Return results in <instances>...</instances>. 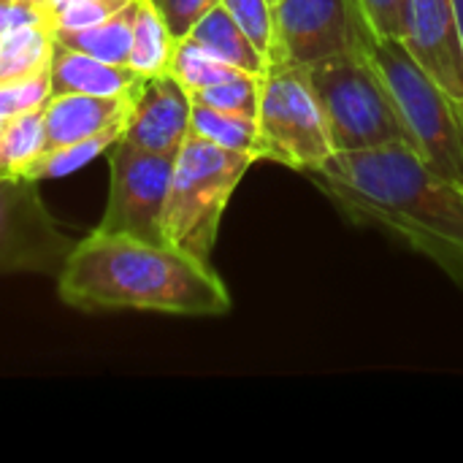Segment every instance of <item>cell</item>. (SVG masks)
Masks as SVG:
<instances>
[{
	"label": "cell",
	"instance_id": "1",
	"mask_svg": "<svg viewBox=\"0 0 463 463\" xmlns=\"http://www.w3.org/2000/svg\"><path fill=\"white\" fill-rule=\"evenodd\" d=\"M307 176L350 222L388 233L463 285V184L415 149L336 152Z\"/></svg>",
	"mask_w": 463,
	"mask_h": 463
},
{
	"label": "cell",
	"instance_id": "2",
	"mask_svg": "<svg viewBox=\"0 0 463 463\" xmlns=\"http://www.w3.org/2000/svg\"><path fill=\"white\" fill-rule=\"evenodd\" d=\"M57 298L79 312L222 317L233 301L212 263L165 241L92 231L57 271Z\"/></svg>",
	"mask_w": 463,
	"mask_h": 463
},
{
	"label": "cell",
	"instance_id": "3",
	"mask_svg": "<svg viewBox=\"0 0 463 463\" xmlns=\"http://www.w3.org/2000/svg\"><path fill=\"white\" fill-rule=\"evenodd\" d=\"M258 163L255 155L231 152L203 138L187 136L174 160L163 239L201 260H212L222 214L244 179Z\"/></svg>",
	"mask_w": 463,
	"mask_h": 463
},
{
	"label": "cell",
	"instance_id": "4",
	"mask_svg": "<svg viewBox=\"0 0 463 463\" xmlns=\"http://www.w3.org/2000/svg\"><path fill=\"white\" fill-rule=\"evenodd\" d=\"M336 152H358L374 146H412L407 122L402 119L383 76L369 57L355 49L304 68Z\"/></svg>",
	"mask_w": 463,
	"mask_h": 463
},
{
	"label": "cell",
	"instance_id": "5",
	"mask_svg": "<svg viewBox=\"0 0 463 463\" xmlns=\"http://www.w3.org/2000/svg\"><path fill=\"white\" fill-rule=\"evenodd\" d=\"M361 52L383 76L402 119L410 128L415 152L439 174L463 184V122L442 90L420 71L402 41L364 38Z\"/></svg>",
	"mask_w": 463,
	"mask_h": 463
},
{
	"label": "cell",
	"instance_id": "6",
	"mask_svg": "<svg viewBox=\"0 0 463 463\" xmlns=\"http://www.w3.org/2000/svg\"><path fill=\"white\" fill-rule=\"evenodd\" d=\"M258 125L266 160L309 174L328 163L336 149L320 100L296 65H271L260 81Z\"/></svg>",
	"mask_w": 463,
	"mask_h": 463
},
{
	"label": "cell",
	"instance_id": "7",
	"mask_svg": "<svg viewBox=\"0 0 463 463\" xmlns=\"http://www.w3.org/2000/svg\"><path fill=\"white\" fill-rule=\"evenodd\" d=\"M176 155L138 149L117 141L109 155V201L98 222L103 233H125L144 241L163 239V214Z\"/></svg>",
	"mask_w": 463,
	"mask_h": 463
},
{
	"label": "cell",
	"instance_id": "8",
	"mask_svg": "<svg viewBox=\"0 0 463 463\" xmlns=\"http://www.w3.org/2000/svg\"><path fill=\"white\" fill-rule=\"evenodd\" d=\"M73 244L46 209L38 182L0 174V277H57Z\"/></svg>",
	"mask_w": 463,
	"mask_h": 463
},
{
	"label": "cell",
	"instance_id": "9",
	"mask_svg": "<svg viewBox=\"0 0 463 463\" xmlns=\"http://www.w3.org/2000/svg\"><path fill=\"white\" fill-rule=\"evenodd\" d=\"M274 14L277 43L271 65L309 68L361 49L369 35L358 0H277Z\"/></svg>",
	"mask_w": 463,
	"mask_h": 463
},
{
	"label": "cell",
	"instance_id": "10",
	"mask_svg": "<svg viewBox=\"0 0 463 463\" xmlns=\"http://www.w3.org/2000/svg\"><path fill=\"white\" fill-rule=\"evenodd\" d=\"M402 43L463 122V38L453 0H407Z\"/></svg>",
	"mask_w": 463,
	"mask_h": 463
},
{
	"label": "cell",
	"instance_id": "11",
	"mask_svg": "<svg viewBox=\"0 0 463 463\" xmlns=\"http://www.w3.org/2000/svg\"><path fill=\"white\" fill-rule=\"evenodd\" d=\"M190 114L193 98L171 73L144 79L122 141L138 149L176 155L190 136Z\"/></svg>",
	"mask_w": 463,
	"mask_h": 463
},
{
	"label": "cell",
	"instance_id": "12",
	"mask_svg": "<svg viewBox=\"0 0 463 463\" xmlns=\"http://www.w3.org/2000/svg\"><path fill=\"white\" fill-rule=\"evenodd\" d=\"M133 103L136 100L130 98H103V95H79V92L52 95L41 111L46 149L73 144L114 128L125 133Z\"/></svg>",
	"mask_w": 463,
	"mask_h": 463
},
{
	"label": "cell",
	"instance_id": "13",
	"mask_svg": "<svg viewBox=\"0 0 463 463\" xmlns=\"http://www.w3.org/2000/svg\"><path fill=\"white\" fill-rule=\"evenodd\" d=\"M52 92H79V95H103V98H130L136 100L144 76L130 71L128 65H114L106 60H98L92 54L60 46L54 49L52 57Z\"/></svg>",
	"mask_w": 463,
	"mask_h": 463
},
{
	"label": "cell",
	"instance_id": "14",
	"mask_svg": "<svg viewBox=\"0 0 463 463\" xmlns=\"http://www.w3.org/2000/svg\"><path fill=\"white\" fill-rule=\"evenodd\" d=\"M54 49V27L43 14L8 27L0 35V81L49 71Z\"/></svg>",
	"mask_w": 463,
	"mask_h": 463
},
{
	"label": "cell",
	"instance_id": "15",
	"mask_svg": "<svg viewBox=\"0 0 463 463\" xmlns=\"http://www.w3.org/2000/svg\"><path fill=\"white\" fill-rule=\"evenodd\" d=\"M195 43H201L206 52H212L214 57H220L222 62L252 73V76H266L269 62L266 57L255 49V43L244 35V30L233 22V16L222 8V3L217 8H212L193 30L190 35Z\"/></svg>",
	"mask_w": 463,
	"mask_h": 463
},
{
	"label": "cell",
	"instance_id": "16",
	"mask_svg": "<svg viewBox=\"0 0 463 463\" xmlns=\"http://www.w3.org/2000/svg\"><path fill=\"white\" fill-rule=\"evenodd\" d=\"M136 5H138V0H133L128 8H122L119 14H114L92 27L54 30V41L60 46L92 54L98 60H106L114 65H128L130 43H133V24H136Z\"/></svg>",
	"mask_w": 463,
	"mask_h": 463
},
{
	"label": "cell",
	"instance_id": "17",
	"mask_svg": "<svg viewBox=\"0 0 463 463\" xmlns=\"http://www.w3.org/2000/svg\"><path fill=\"white\" fill-rule=\"evenodd\" d=\"M174 46H176V38L171 35V30H168L165 19L160 16L157 5L152 0H138L128 68L136 71L144 79L168 73Z\"/></svg>",
	"mask_w": 463,
	"mask_h": 463
},
{
	"label": "cell",
	"instance_id": "18",
	"mask_svg": "<svg viewBox=\"0 0 463 463\" xmlns=\"http://www.w3.org/2000/svg\"><path fill=\"white\" fill-rule=\"evenodd\" d=\"M190 136L203 138V141L231 149V152H247V155H255L258 160H266L258 117L228 114V111H217V109L193 103Z\"/></svg>",
	"mask_w": 463,
	"mask_h": 463
},
{
	"label": "cell",
	"instance_id": "19",
	"mask_svg": "<svg viewBox=\"0 0 463 463\" xmlns=\"http://www.w3.org/2000/svg\"><path fill=\"white\" fill-rule=\"evenodd\" d=\"M119 138H122V130L114 128V130H106V133H98V136L73 141V144H62V146L43 149V152L24 168L22 176L33 179V182H46V179L68 176V174H73V171L90 165L95 157H100L106 149H111Z\"/></svg>",
	"mask_w": 463,
	"mask_h": 463
},
{
	"label": "cell",
	"instance_id": "20",
	"mask_svg": "<svg viewBox=\"0 0 463 463\" xmlns=\"http://www.w3.org/2000/svg\"><path fill=\"white\" fill-rule=\"evenodd\" d=\"M41 111H27V114L5 119L3 133H0V174L3 176H22L24 168L46 149Z\"/></svg>",
	"mask_w": 463,
	"mask_h": 463
},
{
	"label": "cell",
	"instance_id": "21",
	"mask_svg": "<svg viewBox=\"0 0 463 463\" xmlns=\"http://www.w3.org/2000/svg\"><path fill=\"white\" fill-rule=\"evenodd\" d=\"M168 73L193 95L198 90H206V87H214L220 81H228V79H233V76H239L244 71L222 62L220 57L206 52L193 38H179L176 46H174V54H171Z\"/></svg>",
	"mask_w": 463,
	"mask_h": 463
},
{
	"label": "cell",
	"instance_id": "22",
	"mask_svg": "<svg viewBox=\"0 0 463 463\" xmlns=\"http://www.w3.org/2000/svg\"><path fill=\"white\" fill-rule=\"evenodd\" d=\"M260 81H263V76L239 73V76H233L228 81L198 90L190 98H193V103H201V106H209V109H217V111L241 114V117H258Z\"/></svg>",
	"mask_w": 463,
	"mask_h": 463
},
{
	"label": "cell",
	"instance_id": "23",
	"mask_svg": "<svg viewBox=\"0 0 463 463\" xmlns=\"http://www.w3.org/2000/svg\"><path fill=\"white\" fill-rule=\"evenodd\" d=\"M220 3L271 65V54L277 43V14H274L277 0H220Z\"/></svg>",
	"mask_w": 463,
	"mask_h": 463
},
{
	"label": "cell",
	"instance_id": "24",
	"mask_svg": "<svg viewBox=\"0 0 463 463\" xmlns=\"http://www.w3.org/2000/svg\"><path fill=\"white\" fill-rule=\"evenodd\" d=\"M52 95L54 92H52L49 71L0 81V119H11V117L27 114V111H41Z\"/></svg>",
	"mask_w": 463,
	"mask_h": 463
},
{
	"label": "cell",
	"instance_id": "25",
	"mask_svg": "<svg viewBox=\"0 0 463 463\" xmlns=\"http://www.w3.org/2000/svg\"><path fill=\"white\" fill-rule=\"evenodd\" d=\"M358 8L374 38L402 41L404 19H407V0H358Z\"/></svg>",
	"mask_w": 463,
	"mask_h": 463
},
{
	"label": "cell",
	"instance_id": "26",
	"mask_svg": "<svg viewBox=\"0 0 463 463\" xmlns=\"http://www.w3.org/2000/svg\"><path fill=\"white\" fill-rule=\"evenodd\" d=\"M133 0H79L73 5H68L65 11H60L52 19L54 30H81V27H92L114 14H119L122 8H128Z\"/></svg>",
	"mask_w": 463,
	"mask_h": 463
},
{
	"label": "cell",
	"instance_id": "27",
	"mask_svg": "<svg viewBox=\"0 0 463 463\" xmlns=\"http://www.w3.org/2000/svg\"><path fill=\"white\" fill-rule=\"evenodd\" d=\"M160 11V16L165 19L171 35L179 41V38H187L190 30L212 11L220 5V0H152Z\"/></svg>",
	"mask_w": 463,
	"mask_h": 463
},
{
	"label": "cell",
	"instance_id": "28",
	"mask_svg": "<svg viewBox=\"0 0 463 463\" xmlns=\"http://www.w3.org/2000/svg\"><path fill=\"white\" fill-rule=\"evenodd\" d=\"M43 11L41 8H33V5H22V3H8V0H0V35L19 24V22H27L33 16H41Z\"/></svg>",
	"mask_w": 463,
	"mask_h": 463
},
{
	"label": "cell",
	"instance_id": "29",
	"mask_svg": "<svg viewBox=\"0 0 463 463\" xmlns=\"http://www.w3.org/2000/svg\"><path fill=\"white\" fill-rule=\"evenodd\" d=\"M73 3H79V0H46L41 11H43V16L52 22L60 11H65V8H68V5H73Z\"/></svg>",
	"mask_w": 463,
	"mask_h": 463
},
{
	"label": "cell",
	"instance_id": "30",
	"mask_svg": "<svg viewBox=\"0 0 463 463\" xmlns=\"http://www.w3.org/2000/svg\"><path fill=\"white\" fill-rule=\"evenodd\" d=\"M453 8H456V19H458V27H461L463 38V0H453Z\"/></svg>",
	"mask_w": 463,
	"mask_h": 463
},
{
	"label": "cell",
	"instance_id": "31",
	"mask_svg": "<svg viewBox=\"0 0 463 463\" xmlns=\"http://www.w3.org/2000/svg\"><path fill=\"white\" fill-rule=\"evenodd\" d=\"M8 3H22V5H33V8H43L46 0H8Z\"/></svg>",
	"mask_w": 463,
	"mask_h": 463
},
{
	"label": "cell",
	"instance_id": "32",
	"mask_svg": "<svg viewBox=\"0 0 463 463\" xmlns=\"http://www.w3.org/2000/svg\"><path fill=\"white\" fill-rule=\"evenodd\" d=\"M3 125H5V119H0V133H3Z\"/></svg>",
	"mask_w": 463,
	"mask_h": 463
}]
</instances>
